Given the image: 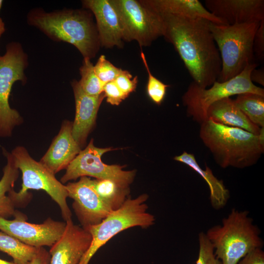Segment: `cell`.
I'll list each match as a JSON object with an SVG mask.
<instances>
[{"label":"cell","mask_w":264,"mask_h":264,"mask_svg":"<svg viewBox=\"0 0 264 264\" xmlns=\"http://www.w3.org/2000/svg\"><path fill=\"white\" fill-rule=\"evenodd\" d=\"M72 123L65 120L40 162L55 175L67 167L80 152L72 135Z\"/></svg>","instance_id":"cell-18"},{"label":"cell","mask_w":264,"mask_h":264,"mask_svg":"<svg viewBox=\"0 0 264 264\" xmlns=\"http://www.w3.org/2000/svg\"><path fill=\"white\" fill-rule=\"evenodd\" d=\"M114 82L123 93L129 96L131 93L135 90L138 78L137 76L132 78V76L130 72L123 70Z\"/></svg>","instance_id":"cell-30"},{"label":"cell","mask_w":264,"mask_h":264,"mask_svg":"<svg viewBox=\"0 0 264 264\" xmlns=\"http://www.w3.org/2000/svg\"><path fill=\"white\" fill-rule=\"evenodd\" d=\"M90 179L82 176L65 185L68 197L73 199L74 211L84 228L99 223L113 211L91 187Z\"/></svg>","instance_id":"cell-13"},{"label":"cell","mask_w":264,"mask_h":264,"mask_svg":"<svg viewBox=\"0 0 264 264\" xmlns=\"http://www.w3.org/2000/svg\"><path fill=\"white\" fill-rule=\"evenodd\" d=\"M12 220L0 217V231L37 248L51 247L63 234L66 221L47 218L43 223L28 222L18 212Z\"/></svg>","instance_id":"cell-12"},{"label":"cell","mask_w":264,"mask_h":264,"mask_svg":"<svg viewBox=\"0 0 264 264\" xmlns=\"http://www.w3.org/2000/svg\"><path fill=\"white\" fill-rule=\"evenodd\" d=\"M174 159L189 166L206 181L210 190L211 204L214 209L218 210L225 206L230 197L229 191L223 181L216 177L207 165H205L204 170L202 169L194 154L185 151L180 155L175 156Z\"/></svg>","instance_id":"cell-21"},{"label":"cell","mask_w":264,"mask_h":264,"mask_svg":"<svg viewBox=\"0 0 264 264\" xmlns=\"http://www.w3.org/2000/svg\"><path fill=\"white\" fill-rule=\"evenodd\" d=\"M50 254L44 247L38 248L37 251L28 264H49Z\"/></svg>","instance_id":"cell-34"},{"label":"cell","mask_w":264,"mask_h":264,"mask_svg":"<svg viewBox=\"0 0 264 264\" xmlns=\"http://www.w3.org/2000/svg\"><path fill=\"white\" fill-rule=\"evenodd\" d=\"M11 154L15 166L22 173L21 189L16 192L13 189L8 193L15 206L21 205L29 197V190H42L58 205L65 221L71 219L72 213L66 201L68 194L66 186L57 179L55 174L32 158L23 147H17Z\"/></svg>","instance_id":"cell-6"},{"label":"cell","mask_w":264,"mask_h":264,"mask_svg":"<svg viewBox=\"0 0 264 264\" xmlns=\"http://www.w3.org/2000/svg\"><path fill=\"white\" fill-rule=\"evenodd\" d=\"M120 21L123 41L135 40L140 46L151 45L164 33L161 15L144 0H109Z\"/></svg>","instance_id":"cell-9"},{"label":"cell","mask_w":264,"mask_h":264,"mask_svg":"<svg viewBox=\"0 0 264 264\" xmlns=\"http://www.w3.org/2000/svg\"><path fill=\"white\" fill-rule=\"evenodd\" d=\"M94 70L104 85L114 81L123 70L114 66L103 55H101L98 58L97 63L94 66Z\"/></svg>","instance_id":"cell-28"},{"label":"cell","mask_w":264,"mask_h":264,"mask_svg":"<svg viewBox=\"0 0 264 264\" xmlns=\"http://www.w3.org/2000/svg\"><path fill=\"white\" fill-rule=\"evenodd\" d=\"M83 7L90 10L96 21L100 45L106 48L123 46V32L119 17L109 0H85Z\"/></svg>","instance_id":"cell-16"},{"label":"cell","mask_w":264,"mask_h":264,"mask_svg":"<svg viewBox=\"0 0 264 264\" xmlns=\"http://www.w3.org/2000/svg\"><path fill=\"white\" fill-rule=\"evenodd\" d=\"M113 149L95 147L92 139L88 145L81 150L66 168V172L60 179L63 183L75 180L82 176H92L99 179H110L129 187L133 182L136 171L123 170V166L107 165L101 159L102 155Z\"/></svg>","instance_id":"cell-11"},{"label":"cell","mask_w":264,"mask_h":264,"mask_svg":"<svg viewBox=\"0 0 264 264\" xmlns=\"http://www.w3.org/2000/svg\"><path fill=\"white\" fill-rule=\"evenodd\" d=\"M80 74L81 79L78 83L85 93L91 96H98L103 93L104 85L96 75L90 59L84 58Z\"/></svg>","instance_id":"cell-26"},{"label":"cell","mask_w":264,"mask_h":264,"mask_svg":"<svg viewBox=\"0 0 264 264\" xmlns=\"http://www.w3.org/2000/svg\"><path fill=\"white\" fill-rule=\"evenodd\" d=\"M66 222L63 234L48 251L49 264H78L90 245L91 236L86 229L71 219Z\"/></svg>","instance_id":"cell-14"},{"label":"cell","mask_w":264,"mask_h":264,"mask_svg":"<svg viewBox=\"0 0 264 264\" xmlns=\"http://www.w3.org/2000/svg\"><path fill=\"white\" fill-rule=\"evenodd\" d=\"M234 101L252 123L264 128V96L246 93L238 95Z\"/></svg>","instance_id":"cell-25"},{"label":"cell","mask_w":264,"mask_h":264,"mask_svg":"<svg viewBox=\"0 0 264 264\" xmlns=\"http://www.w3.org/2000/svg\"><path fill=\"white\" fill-rule=\"evenodd\" d=\"M38 248L0 231V251L11 257L13 262L17 264H28L35 255Z\"/></svg>","instance_id":"cell-24"},{"label":"cell","mask_w":264,"mask_h":264,"mask_svg":"<svg viewBox=\"0 0 264 264\" xmlns=\"http://www.w3.org/2000/svg\"><path fill=\"white\" fill-rule=\"evenodd\" d=\"M199 250L195 264H222L214 254V248L205 233L198 234Z\"/></svg>","instance_id":"cell-29"},{"label":"cell","mask_w":264,"mask_h":264,"mask_svg":"<svg viewBox=\"0 0 264 264\" xmlns=\"http://www.w3.org/2000/svg\"><path fill=\"white\" fill-rule=\"evenodd\" d=\"M28 65L27 55L18 42L8 44L5 53L0 55V137L11 136L13 128L22 123L21 116L10 107L9 100L14 83H26L24 70Z\"/></svg>","instance_id":"cell-10"},{"label":"cell","mask_w":264,"mask_h":264,"mask_svg":"<svg viewBox=\"0 0 264 264\" xmlns=\"http://www.w3.org/2000/svg\"><path fill=\"white\" fill-rule=\"evenodd\" d=\"M0 264H17L14 262H8L0 258Z\"/></svg>","instance_id":"cell-37"},{"label":"cell","mask_w":264,"mask_h":264,"mask_svg":"<svg viewBox=\"0 0 264 264\" xmlns=\"http://www.w3.org/2000/svg\"><path fill=\"white\" fill-rule=\"evenodd\" d=\"M199 137L222 168L243 169L255 164L264 152V128L259 135L207 119Z\"/></svg>","instance_id":"cell-2"},{"label":"cell","mask_w":264,"mask_h":264,"mask_svg":"<svg viewBox=\"0 0 264 264\" xmlns=\"http://www.w3.org/2000/svg\"><path fill=\"white\" fill-rule=\"evenodd\" d=\"M237 264H264V252L256 248L248 253Z\"/></svg>","instance_id":"cell-33"},{"label":"cell","mask_w":264,"mask_h":264,"mask_svg":"<svg viewBox=\"0 0 264 264\" xmlns=\"http://www.w3.org/2000/svg\"><path fill=\"white\" fill-rule=\"evenodd\" d=\"M89 181L99 197L113 211L120 208L129 198V187L111 180L90 179Z\"/></svg>","instance_id":"cell-23"},{"label":"cell","mask_w":264,"mask_h":264,"mask_svg":"<svg viewBox=\"0 0 264 264\" xmlns=\"http://www.w3.org/2000/svg\"><path fill=\"white\" fill-rule=\"evenodd\" d=\"M250 78L251 81L264 86V67L259 69L254 68L251 72Z\"/></svg>","instance_id":"cell-35"},{"label":"cell","mask_w":264,"mask_h":264,"mask_svg":"<svg viewBox=\"0 0 264 264\" xmlns=\"http://www.w3.org/2000/svg\"><path fill=\"white\" fill-rule=\"evenodd\" d=\"M253 50L255 61L259 64L264 59V20L260 22L253 42Z\"/></svg>","instance_id":"cell-32"},{"label":"cell","mask_w":264,"mask_h":264,"mask_svg":"<svg viewBox=\"0 0 264 264\" xmlns=\"http://www.w3.org/2000/svg\"><path fill=\"white\" fill-rule=\"evenodd\" d=\"M259 65L257 62L251 63L239 75L226 81H216L209 88L192 81L182 97L187 116L201 124L207 119L208 108L218 101L246 93L264 96V89L254 85L250 78L251 72Z\"/></svg>","instance_id":"cell-8"},{"label":"cell","mask_w":264,"mask_h":264,"mask_svg":"<svg viewBox=\"0 0 264 264\" xmlns=\"http://www.w3.org/2000/svg\"><path fill=\"white\" fill-rule=\"evenodd\" d=\"M207 119L225 126L243 129L259 135L262 128L252 123L236 106L230 97L223 98L212 104L207 111Z\"/></svg>","instance_id":"cell-20"},{"label":"cell","mask_w":264,"mask_h":264,"mask_svg":"<svg viewBox=\"0 0 264 264\" xmlns=\"http://www.w3.org/2000/svg\"><path fill=\"white\" fill-rule=\"evenodd\" d=\"M165 29L163 37L172 44L193 82L207 88L220 75L221 62L209 21L160 14Z\"/></svg>","instance_id":"cell-1"},{"label":"cell","mask_w":264,"mask_h":264,"mask_svg":"<svg viewBox=\"0 0 264 264\" xmlns=\"http://www.w3.org/2000/svg\"><path fill=\"white\" fill-rule=\"evenodd\" d=\"M27 21L53 41L74 45L84 58L94 57L99 48L96 26L86 11L63 9L47 12L35 8L28 13Z\"/></svg>","instance_id":"cell-3"},{"label":"cell","mask_w":264,"mask_h":264,"mask_svg":"<svg viewBox=\"0 0 264 264\" xmlns=\"http://www.w3.org/2000/svg\"><path fill=\"white\" fill-rule=\"evenodd\" d=\"M75 101V116L72 125V135L80 147L86 143L89 132L93 127L97 112L104 98V93L98 96L85 93L78 81L71 82Z\"/></svg>","instance_id":"cell-17"},{"label":"cell","mask_w":264,"mask_h":264,"mask_svg":"<svg viewBox=\"0 0 264 264\" xmlns=\"http://www.w3.org/2000/svg\"><path fill=\"white\" fill-rule=\"evenodd\" d=\"M5 31V24L2 20L0 18V38L2 34Z\"/></svg>","instance_id":"cell-36"},{"label":"cell","mask_w":264,"mask_h":264,"mask_svg":"<svg viewBox=\"0 0 264 264\" xmlns=\"http://www.w3.org/2000/svg\"><path fill=\"white\" fill-rule=\"evenodd\" d=\"M141 57L148 75L147 85V94L151 100L158 105L161 104L169 85H166L154 76L151 72L144 53L141 52Z\"/></svg>","instance_id":"cell-27"},{"label":"cell","mask_w":264,"mask_h":264,"mask_svg":"<svg viewBox=\"0 0 264 264\" xmlns=\"http://www.w3.org/2000/svg\"><path fill=\"white\" fill-rule=\"evenodd\" d=\"M5 154L7 162L0 180V217L8 219L14 217L17 212L8 193L13 189L19 176V170L15 166L11 153L5 152Z\"/></svg>","instance_id":"cell-22"},{"label":"cell","mask_w":264,"mask_h":264,"mask_svg":"<svg viewBox=\"0 0 264 264\" xmlns=\"http://www.w3.org/2000/svg\"><path fill=\"white\" fill-rule=\"evenodd\" d=\"M248 214L247 211L232 209L221 224L211 227L205 233L214 254L222 264H237L249 252L262 248L260 230Z\"/></svg>","instance_id":"cell-4"},{"label":"cell","mask_w":264,"mask_h":264,"mask_svg":"<svg viewBox=\"0 0 264 264\" xmlns=\"http://www.w3.org/2000/svg\"><path fill=\"white\" fill-rule=\"evenodd\" d=\"M2 3H3V0H0V11L2 7Z\"/></svg>","instance_id":"cell-38"},{"label":"cell","mask_w":264,"mask_h":264,"mask_svg":"<svg viewBox=\"0 0 264 264\" xmlns=\"http://www.w3.org/2000/svg\"><path fill=\"white\" fill-rule=\"evenodd\" d=\"M148 196L129 197L118 209L112 211L99 223L86 228L91 236L90 245L78 264H88L98 249L119 233L131 227L147 228L155 221L154 215L148 212Z\"/></svg>","instance_id":"cell-7"},{"label":"cell","mask_w":264,"mask_h":264,"mask_svg":"<svg viewBox=\"0 0 264 264\" xmlns=\"http://www.w3.org/2000/svg\"><path fill=\"white\" fill-rule=\"evenodd\" d=\"M103 93L107 98V102L112 105H118L128 97L117 86L114 81L105 84Z\"/></svg>","instance_id":"cell-31"},{"label":"cell","mask_w":264,"mask_h":264,"mask_svg":"<svg viewBox=\"0 0 264 264\" xmlns=\"http://www.w3.org/2000/svg\"><path fill=\"white\" fill-rule=\"evenodd\" d=\"M260 22L233 25L211 22L210 29L221 62L217 81H228L241 73L248 65L256 62L253 42Z\"/></svg>","instance_id":"cell-5"},{"label":"cell","mask_w":264,"mask_h":264,"mask_svg":"<svg viewBox=\"0 0 264 264\" xmlns=\"http://www.w3.org/2000/svg\"><path fill=\"white\" fill-rule=\"evenodd\" d=\"M145 2L160 14L190 18L203 19L218 24L226 25L210 12L198 0H146Z\"/></svg>","instance_id":"cell-19"},{"label":"cell","mask_w":264,"mask_h":264,"mask_svg":"<svg viewBox=\"0 0 264 264\" xmlns=\"http://www.w3.org/2000/svg\"><path fill=\"white\" fill-rule=\"evenodd\" d=\"M205 8L226 25L264 20V0H205Z\"/></svg>","instance_id":"cell-15"}]
</instances>
